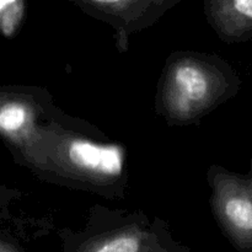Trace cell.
<instances>
[{"label": "cell", "mask_w": 252, "mask_h": 252, "mask_svg": "<svg viewBox=\"0 0 252 252\" xmlns=\"http://www.w3.org/2000/svg\"><path fill=\"white\" fill-rule=\"evenodd\" d=\"M24 11L25 4L20 0L0 1V29L5 37L14 36L24 16Z\"/></svg>", "instance_id": "277c9868"}, {"label": "cell", "mask_w": 252, "mask_h": 252, "mask_svg": "<svg viewBox=\"0 0 252 252\" xmlns=\"http://www.w3.org/2000/svg\"><path fill=\"white\" fill-rule=\"evenodd\" d=\"M142 243L135 235H120L106 240L91 252H140Z\"/></svg>", "instance_id": "8992f818"}, {"label": "cell", "mask_w": 252, "mask_h": 252, "mask_svg": "<svg viewBox=\"0 0 252 252\" xmlns=\"http://www.w3.org/2000/svg\"><path fill=\"white\" fill-rule=\"evenodd\" d=\"M175 103L181 111H187L194 103L202 102L209 91V80L198 66L185 64L174 73Z\"/></svg>", "instance_id": "7a4b0ae2"}, {"label": "cell", "mask_w": 252, "mask_h": 252, "mask_svg": "<svg viewBox=\"0 0 252 252\" xmlns=\"http://www.w3.org/2000/svg\"><path fill=\"white\" fill-rule=\"evenodd\" d=\"M221 4L226 6L229 15L233 19L231 24L245 30H252V0H235Z\"/></svg>", "instance_id": "52a82bcc"}, {"label": "cell", "mask_w": 252, "mask_h": 252, "mask_svg": "<svg viewBox=\"0 0 252 252\" xmlns=\"http://www.w3.org/2000/svg\"><path fill=\"white\" fill-rule=\"evenodd\" d=\"M68 155L71 164L95 175L120 176L123 169V153L116 145L75 140L69 147Z\"/></svg>", "instance_id": "6da1fadb"}, {"label": "cell", "mask_w": 252, "mask_h": 252, "mask_svg": "<svg viewBox=\"0 0 252 252\" xmlns=\"http://www.w3.org/2000/svg\"><path fill=\"white\" fill-rule=\"evenodd\" d=\"M29 112L21 103L9 102L1 106L0 110V129L4 134L19 132L27 122Z\"/></svg>", "instance_id": "5b68a950"}, {"label": "cell", "mask_w": 252, "mask_h": 252, "mask_svg": "<svg viewBox=\"0 0 252 252\" xmlns=\"http://www.w3.org/2000/svg\"><path fill=\"white\" fill-rule=\"evenodd\" d=\"M0 252H16V251H15L14 249H12L10 245H7V244L2 243L1 244V248H0Z\"/></svg>", "instance_id": "ba28073f"}, {"label": "cell", "mask_w": 252, "mask_h": 252, "mask_svg": "<svg viewBox=\"0 0 252 252\" xmlns=\"http://www.w3.org/2000/svg\"><path fill=\"white\" fill-rule=\"evenodd\" d=\"M224 214L239 233L252 239V196H231L224 203Z\"/></svg>", "instance_id": "3957f363"}]
</instances>
